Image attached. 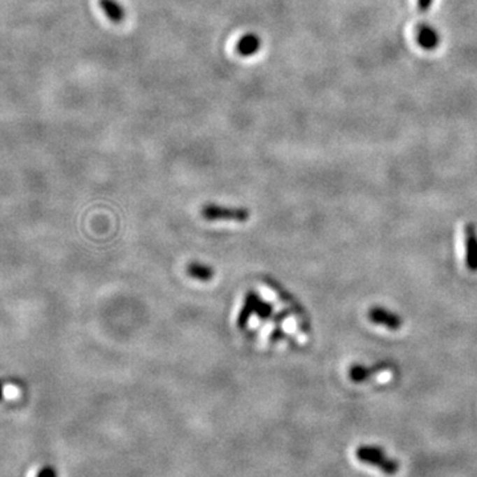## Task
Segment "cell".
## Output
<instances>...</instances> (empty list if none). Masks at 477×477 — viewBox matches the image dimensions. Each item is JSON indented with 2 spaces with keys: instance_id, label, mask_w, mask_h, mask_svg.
I'll list each match as a JSON object with an SVG mask.
<instances>
[{
  "instance_id": "obj_7",
  "label": "cell",
  "mask_w": 477,
  "mask_h": 477,
  "mask_svg": "<svg viewBox=\"0 0 477 477\" xmlns=\"http://www.w3.org/2000/svg\"><path fill=\"white\" fill-rule=\"evenodd\" d=\"M99 4L101 10L113 23L120 24L125 20V10L117 0H99Z\"/></svg>"
},
{
  "instance_id": "obj_12",
  "label": "cell",
  "mask_w": 477,
  "mask_h": 477,
  "mask_svg": "<svg viewBox=\"0 0 477 477\" xmlns=\"http://www.w3.org/2000/svg\"><path fill=\"white\" fill-rule=\"evenodd\" d=\"M3 398V385L0 383V399Z\"/></svg>"
},
{
  "instance_id": "obj_9",
  "label": "cell",
  "mask_w": 477,
  "mask_h": 477,
  "mask_svg": "<svg viewBox=\"0 0 477 477\" xmlns=\"http://www.w3.org/2000/svg\"><path fill=\"white\" fill-rule=\"evenodd\" d=\"M418 43L425 50H434L439 44V35L436 34L435 29H432L428 25L420 27L418 31Z\"/></svg>"
},
{
  "instance_id": "obj_11",
  "label": "cell",
  "mask_w": 477,
  "mask_h": 477,
  "mask_svg": "<svg viewBox=\"0 0 477 477\" xmlns=\"http://www.w3.org/2000/svg\"><path fill=\"white\" fill-rule=\"evenodd\" d=\"M434 0H418V6L422 11H427L428 8L431 7Z\"/></svg>"
},
{
  "instance_id": "obj_8",
  "label": "cell",
  "mask_w": 477,
  "mask_h": 477,
  "mask_svg": "<svg viewBox=\"0 0 477 477\" xmlns=\"http://www.w3.org/2000/svg\"><path fill=\"white\" fill-rule=\"evenodd\" d=\"M186 273L194 280L206 283V281H210L214 278L215 271L213 266H210L207 264L192 262V263L187 264Z\"/></svg>"
},
{
  "instance_id": "obj_5",
  "label": "cell",
  "mask_w": 477,
  "mask_h": 477,
  "mask_svg": "<svg viewBox=\"0 0 477 477\" xmlns=\"http://www.w3.org/2000/svg\"><path fill=\"white\" fill-rule=\"evenodd\" d=\"M389 367V364H378L373 367H366L362 364H354L352 369L349 370V378L352 379L354 383H362L369 378L376 376L377 373H380V370H386Z\"/></svg>"
},
{
  "instance_id": "obj_3",
  "label": "cell",
  "mask_w": 477,
  "mask_h": 477,
  "mask_svg": "<svg viewBox=\"0 0 477 477\" xmlns=\"http://www.w3.org/2000/svg\"><path fill=\"white\" fill-rule=\"evenodd\" d=\"M367 317L373 324L389 327L390 330H399L403 325L402 318L398 314L392 313L380 306H373L369 311Z\"/></svg>"
},
{
  "instance_id": "obj_4",
  "label": "cell",
  "mask_w": 477,
  "mask_h": 477,
  "mask_svg": "<svg viewBox=\"0 0 477 477\" xmlns=\"http://www.w3.org/2000/svg\"><path fill=\"white\" fill-rule=\"evenodd\" d=\"M465 264L471 272H477V231L474 225L464 227Z\"/></svg>"
},
{
  "instance_id": "obj_6",
  "label": "cell",
  "mask_w": 477,
  "mask_h": 477,
  "mask_svg": "<svg viewBox=\"0 0 477 477\" xmlns=\"http://www.w3.org/2000/svg\"><path fill=\"white\" fill-rule=\"evenodd\" d=\"M262 47V38L255 34H248L240 38L236 44V52L243 57H250L256 55Z\"/></svg>"
},
{
  "instance_id": "obj_1",
  "label": "cell",
  "mask_w": 477,
  "mask_h": 477,
  "mask_svg": "<svg viewBox=\"0 0 477 477\" xmlns=\"http://www.w3.org/2000/svg\"><path fill=\"white\" fill-rule=\"evenodd\" d=\"M355 456L364 464L373 465L386 475H395L399 471V463L394 459H389L383 450L373 446H362L357 448Z\"/></svg>"
},
{
  "instance_id": "obj_10",
  "label": "cell",
  "mask_w": 477,
  "mask_h": 477,
  "mask_svg": "<svg viewBox=\"0 0 477 477\" xmlns=\"http://www.w3.org/2000/svg\"><path fill=\"white\" fill-rule=\"evenodd\" d=\"M38 477H57V472L50 467H45L38 472Z\"/></svg>"
},
{
  "instance_id": "obj_2",
  "label": "cell",
  "mask_w": 477,
  "mask_h": 477,
  "mask_svg": "<svg viewBox=\"0 0 477 477\" xmlns=\"http://www.w3.org/2000/svg\"><path fill=\"white\" fill-rule=\"evenodd\" d=\"M201 215L203 219L208 222H218V220H229V222H247L250 219V211L247 208H238V207H226L219 204H206L201 208Z\"/></svg>"
}]
</instances>
